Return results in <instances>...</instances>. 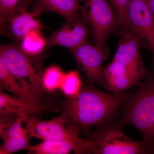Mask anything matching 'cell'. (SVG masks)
Listing matches in <instances>:
<instances>
[{
    "label": "cell",
    "instance_id": "2",
    "mask_svg": "<svg viewBox=\"0 0 154 154\" xmlns=\"http://www.w3.org/2000/svg\"><path fill=\"white\" fill-rule=\"evenodd\" d=\"M137 91L122 104L119 124L137 128L143 139L154 140V60L148 74L136 85Z\"/></svg>",
    "mask_w": 154,
    "mask_h": 154
},
{
    "label": "cell",
    "instance_id": "5",
    "mask_svg": "<svg viewBox=\"0 0 154 154\" xmlns=\"http://www.w3.org/2000/svg\"><path fill=\"white\" fill-rule=\"evenodd\" d=\"M80 15L95 44L102 47L109 36L121 26L114 9L106 0H85Z\"/></svg>",
    "mask_w": 154,
    "mask_h": 154
},
{
    "label": "cell",
    "instance_id": "14",
    "mask_svg": "<svg viewBox=\"0 0 154 154\" xmlns=\"http://www.w3.org/2000/svg\"><path fill=\"white\" fill-rule=\"evenodd\" d=\"M0 89L8 91L17 98L33 105H40L39 99L28 87L13 75L0 59Z\"/></svg>",
    "mask_w": 154,
    "mask_h": 154
},
{
    "label": "cell",
    "instance_id": "6",
    "mask_svg": "<svg viewBox=\"0 0 154 154\" xmlns=\"http://www.w3.org/2000/svg\"><path fill=\"white\" fill-rule=\"evenodd\" d=\"M24 122L30 137L46 140L81 138V130L62 114L48 121L40 120L35 115L28 116Z\"/></svg>",
    "mask_w": 154,
    "mask_h": 154
},
{
    "label": "cell",
    "instance_id": "4",
    "mask_svg": "<svg viewBox=\"0 0 154 154\" xmlns=\"http://www.w3.org/2000/svg\"><path fill=\"white\" fill-rule=\"evenodd\" d=\"M44 53L32 56L24 52L20 42L1 45L0 59L6 67L17 79L28 87L38 99L43 91L42 79Z\"/></svg>",
    "mask_w": 154,
    "mask_h": 154
},
{
    "label": "cell",
    "instance_id": "24",
    "mask_svg": "<svg viewBox=\"0 0 154 154\" xmlns=\"http://www.w3.org/2000/svg\"><path fill=\"white\" fill-rule=\"evenodd\" d=\"M154 16V0H145Z\"/></svg>",
    "mask_w": 154,
    "mask_h": 154
},
{
    "label": "cell",
    "instance_id": "12",
    "mask_svg": "<svg viewBox=\"0 0 154 154\" xmlns=\"http://www.w3.org/2000/svg\"><path fill=\"white\" fill-rule=\"evenodd\" d=\"M88 140L80 138L77 140L43 141L41 143L30 146L29 153L36 154H88Z\"/></svg>",
    "mask_w": 154,
    "mask_h": 154
},
{
    "label": "cell",
    "instance_id": "25",
    "mask_svg": "<svg viewBox=\"0 0 154 154\" xmlns=\"http://www.w3.org/2000/svg\"><path fill=\"white\" fill-rule=\"evenodd\" d=\"M85 1V0H81V2H83V1Z\"/></svg>",
    "mask_w": 154,
    "mask_h": 154
},
{
    "label": "cell",
    "instance_id": "16",
    "mask_svg": "<svg viewBox=\"0 0 154 154\" xmlns=\"http://www.w3.org/2000/svg\"><path fill=\"white\" fill-rule=\"evenodd\" d=\"M47 109L44 105H36L14 97L0 89V113L23 112L28 116L35 115Z\"/></svg>",
    "mask_w": 154,
    "mask_h": 154
},
{
    "label": "cell",
    "instance_id": "10",
    "mask_svg": "<svg viewBox=\"0 0 154 154\" xmlns=\"http://www.w3.org/2000/svg\"><path fill=\"white\" fill-rule=\"evenodd\" d=\"M127 15L129 28L146 41L154 54V16L145 0H131Z\"/></svg>",
    "mask_w": 154,
    "mask_h": 154
},
{
    "label": "cell",
    "instance_id": "8",
    "mask_svg": "<svg viewBox=\"0 0 154 154\" xmlns=\"http://www.w3.org/2000/svg\"><path fill=\"white\" fill-rule=\"evenodd\" d=\"M72 53L79 68L85 75L87 81L105 87L103 62L106 56L104 47L86 42Z\"/></svg>",
    "mask_w": 154,
    "mask_h": 154
},
{
    "label": "cell",
    "instance_id": "20",
    "mask_svg": "<svg viewBox=\"0 0 154 154\" xmlns=\"http://www.w3.org/2000/svg\"><path fill=\"white\" fill-rule=\"evenodd\" d=\"M83 87L79 72L73 70L64 74L60 89L68 98H73L79 94Z\"/></svg>",
    "mask_w": 154,
    "mask_h": 154
},
{
    "label": "cell",
    "instance_id": "22",
    "mask_svg": "<svg viewBox=\"0 0 154 154\" xmlns=\"http://www.w3.org/2000/svg\"><path fill=\"white\" fill-rule=\"evenodd\" d=\"M113 9L120 22L124 28H129L127 20V11L131 0H110Z\"/></svg>",
    "mask_w": 154,
    "mask_h": 154
},
{
    "label": "cell",
    "instance_id": "15",
    "mask_svg": "<svg viewBox=\"0 0 154 154\" xmlns=\"http://www.w3.org/2000/svg\"><path fill=\"white\" fill-rule=\"evenodd\" d=\"M82 2L81 0H35L33 9L41 14L47 12L56 13L69 21L79 16Z\"/></svg>",
    "mask_w": 154,
    "mask_h": 154
},
{
    "label": "cell",
    "instance_id": "21",
    "mask_svg": "<svg viewBox=\"0 0 154 154\" xmlns=\"http://www.w3.org/2000/svg\"><path fill=\"white\" fill-rule=\"evenodd\" d=\"M20 0H0V30L11 17L17 13Z\"/></svg>",
    "mask_w": 154,
    "mask_h": 154
},
{
    "label": "cell",
    "instance_id": "19",
    "mask_svg": "<svg viewBox=\"0 0 154 154\" xmlns=\"http://www.w3.org/2000/svg\"><path fill=\"white\" fill-rule=\"evenodd\" d=\"M64 73L59 67L51 66L43 72L42 85L43 90L53 92L60 89Z\"/></svg>",
    "mask_w": 154,
    "mask_h": 154
},
{
    "label": "cell",
    "instance_id": "1",
    "mask_svg": "<svg viewBox=\"0 0 154 154\" xmlns=\"http://www.w3.org/2000/svg\"><path fill=\"white\" fill-rule=\"evenodd\" d=\"M94 85L88 82L79 94L68 98L62 106V114L85 134L94 127L116 120L119 108L131 95L127 91L118 94L107 93Z\"/></svg>",
    "mask_w": 154,
    "mask_h": 154
},
{
    "label": "cell",
    "instance_id": "18",
    "mask_svg": "<svg viewBox=\"0 0 154 154\" xmlns=\"http://www.w3.org/2000/svg\"><path fill=\"white\" fill-rule=\"evenodd\" d=\"M30 137L26 128L19 132L6 138L0 146V154H11L23 149L28 150L30 146Z\"/></svg>",
    "mask_w": 154,
    "mask_h": 154
},
{
    "label": "cell",
    "instance_id": "9",
    "mask_svg": "<svg viewBox=\"0 0 154 154\" xmlns=\"http://www.w3.org/2000/svg\"><path fill=\"white\" fill-rule=\"evenodd\" d=\"M90 31L85 22L80 15L75 19L66 21L61 28L54 31L47 38L45 51L53 46H63L71 52L87 42Z\"/></svg>",
    "mask_w": 154,
    "mask_h": 154
},
{
    "label": "cell",
    "instance_id": "11",
    "mask_svg": "<svg viewBox=\"0 0 154 154\" xmlns=\"http://www.w3.org/2000/svg\"><path fill=\"white\" fill-rule=\"evenodd\" d=\"M40 12L33 9L32 11L18 6V11L6 22L1 31V34L8 36L17 42L31 30L47 29L42 23Z\"/></svg>",
    "mask_w": 154,
    "mask_h": 154
},
{
    "label": "cell",
    "instance_id": "23",
    "mask_svg": "<svg viewBox=\"0 0 154 154\" xmlns=\"http://www.w3.org/2000/svg\"><path fill=\"white\" fill-rule=\"evenodd\" d=\"M33 1L34 0H20L18 6L22 7L26 10H28Z\"/></svg>",
    "mask_w": 154,
    "mask_h": 154
},
{
    "label": "cell",
    "instance_id": "17",
    "mask_svg": "<svg viewBox=\"0 0 154 154\" xmlns=\"http://www.w3.org/2000/svg\"><path fill=\"white\" fill-rule=\"evenodd\" d=\"M20 42L22 50L29 55L37 56L46 53L45 48L47 39L44 37L41 30H31Z\"/></svg>",
    "mask_w": 154,
    "mask_h": 154
},
{
    "label": "cell",
    "instance_id": "3",
    "mask_svg": "<svg viewBox=\"0 0 154 154\" xmlns=\"http://www.w3.org/2000/svg\"><path fill=\"white\" fill-rule=\"evenodd\" d=\"M122 127L114 120L86 134L88 154H154V140H134L125 134Z\"/></svg>",
    "mask_w": 154,
    "mask_h": 154
},
{
    "label": "cell",
    "instance_id": "7",
    "mask_svg": "<svg viewBox=\"0 0 154 154\" xmlns=\"http://www.w3.org/2000/svg\"><path fill=\"white\" fill-rule=\"evenodd\" d=\"M140 38L131 28H124L113 59L127 69L137 85L145 79L149 73L140 52Z\"/></svg>",
    "mask_w": 154,
    "mask_h": 154
},
{
    "label": "cell",
    "instance_id": "13",
    "mask_svg": "<svg viewBox=\"0 0 154 154\" xmlns=\"http://www.w3.org/2000/svg\"><path fill=\"white\" fill-rule=\"evenodd\" d=\"M104 88L113 94L125 92L137 85L127 69L114 59L104 68Z\"/></svg>",
    "mask_w": 154,
    "mask_h": 154
}]
</instances>
